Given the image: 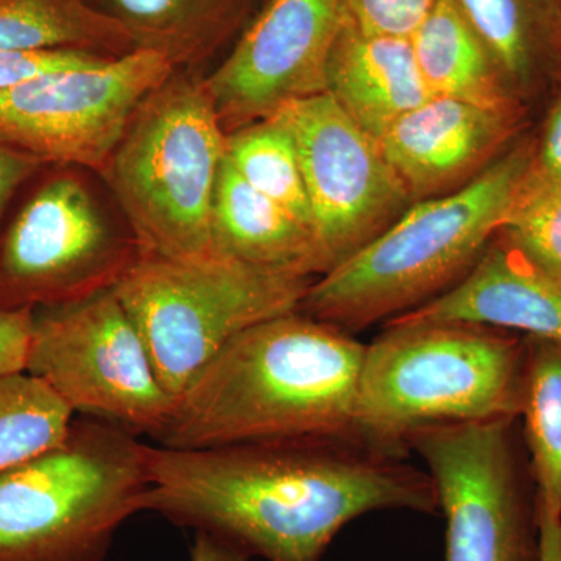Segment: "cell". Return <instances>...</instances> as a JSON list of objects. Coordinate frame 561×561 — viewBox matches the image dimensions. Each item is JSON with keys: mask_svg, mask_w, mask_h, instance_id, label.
<instances>
[{"mask_svg": "<svg viewBox=\"0 0 561 561\" xmlns=\"http://www.w3.org/2000/svg\"><path fill=\"white\" fill-rule=\"evenodd\" d=\"M386 511L437 515L434 482L357 435L149 446L140 500V512L265 561H321L343 527Z\"/></svg>", "mask_w": 561, "mask_h": 561, "instance_id": "obj_1", "label": "cell"}, {"mask_svg": "<svg viewBox=\"0 0 561 561\" xmlns=\"http://www.w3.org/2000/svg\"><path fill=\"white\" fill-rule=\"evenodd\" d=\"M365 343L300 311L236 335L176 401L161 446L354 434Z\"/></svg>", "mask_w": 561, "mask_h": 561, "instance_id": "obj_2", "label": "cell"}, {"mask_svg": "<svg viewBox=\"0 0 561 561\" xmlns=\"http://www.w3.org/2000/svg\"><path fill=\"white\" fill-rule=\"evenodd\" d=\"M534 160L526 140L460 190L413 203L382 234L312 280L298 311L354 335L440 297L500 232Z\"/></svg>", "mask_w": 561, "mask_h": 561, "instance_id": "obj_3", "label": "cell"}, {"mask_svg": "<svg viewBox=\"0 0 561 561\" xmlns=\"http://www.w3.org/2000/svg\"><path fill=\"white\" fill-rule=\"evenodd\" d=\"M526 335L463 321H400L365 345L354 434L411 457L430 424L519 419Z\"/></svg>", "mask_w": 561, "mask_h": 561, "instance_id": "obj_4", "label": "cell"}, {"mask_svg": "<svg viewBox=\"0 0 561 561\" xmlns=\"http://www.w3.org/2000/svg\"><path fill=\"white\" fill-rule=\"evenodd\" d=\"M227 131L197 72L173 70L133 113L101 173L140 254L209 260Z\"/></svg>", "mask_w": 561, "mask_h": 561, "instance_id": "obj_5", "label": "cell"}, {"mask_svg": "<svg viewBox=\"0 0 561 561\" xmlns=\"http://www.w3.org/2000/svg\"><path fill=\"white\" fill-rule=\"evenodd\" d=\"M149 486V445L79 416L60 445L0 472V561H106Z\"/></svg>", "mask_w": 561, "mask_h": 561, "instance_id": "obj_6", "label": "cell"}, {"mask_svg": "<svg viewBox=\"0 0 561 561\" xmlns=\"http://www.w3.org/2000/svg\"><path fill=\"white\" fill-rule=\"evenodd\" d=\"M308 276L227 257L140 254L114 291L138 328L158 379L176 400L241 332L298 311Z\"/></svg>", "mask_w": 561, "mask_h": 561, "instance_id": "obj_7", "label": "cell"}, {"mask_svg": "<svg viewBox=\"0 0 561 561\" xmlns=\"http://www.w3.org/2000/svg\"><path fill=\"white\" fill-rule=\"evenodd\" d=\"M446 522V561H540V501L519 419L440 423L405 438Z\"/></svg>", "mask_w": 561, "mask_h": 561, "instance_id": "obj_8", "label": "cell"}, {"mask_svg": "<svg viewBox=\"0 0 561 561\" xmlns=\"http://www.w3.org/2000/svg\"><path fill=\"white\" fill-rule=\"evenodd\" d=\"M25 371L72 411L160 442L176 398L158 379L149 351L114 289L33 309Z\"/></svg>", "mask_w": 561, "mask_h": 561, "instance_id": "obj_9", "label": "cell"}, {"mask_svg": "<svg viewBox=\"0 0 561 561\" xmlns=\"http://www.w3.org/2000/svg\"><path fill=\"white\" fill-rule=\"evenodd\" d=\"M130 227L87 181L47 176L0 231V311L50 308L114 289L139 260Z\"/></svg>", "mask_w": 561, "mask_h": 561, "instance_id": "obj_10", "label": "cell"}, {"mask_svg": "<svg viewBox=\"0 0 561 561\" xmlns=\"http://www.w3.org/2000/svg\"><path fill=\"white\" fill-rule=\"evenodd\" d=\"M273 116L297 146L323 276L382 234L413 201L379 140L328 92L287 103Z\"/></svg>", "mask_w": 561, "mask_h": 561, "instance_id": "obj_11", "label": "cell"}, {"mask_svg": "<svg viewBox=\"0 0 561 561\" xmlns=\"http://www.w3.org/2000/svg\"><path fill=\"white\" fill-rule=\"evenodd\" d=\"M149 50L0 91V142L46 164L102 173L142 99L173 72Z\"/></svg>", "mask_w": 561, "mask_h": 561, "instance_id": "obj_12", "label": "cell"}, {"mask_svg": "<svg viewBox=\"0 0 561 561\" xmlns=\"http://www.w3.org/2000/svg\"><path fill=\"white\" fill-rule=\"evenodd\" d=\"M342 0H268L225 60L203 77L224 130L327 92Z\"/></svg>", "mask_w": 561, "mask_h": 561, "instance_id": "obj_13", "label": "cell"}, {"mask_svg": "<svg viewBox=\"0 0 561 561\" xmlns=\"http://www.w3.org/2000/svg\"><path fill=\"white\" fill-rule=\"evenodd\" d=\"M522 108H486L432 95L383 133L379 144L413 203L460 190L497 160Z\"/></svg>", "mask_w": 561, "mask_h": 561, "instance_id": "obj_14", "label": "cell"}, {"mask_svg": "<svg viewBox=\"0 0 561 561\" xmlns=\"http://www.w3.org/2000/svg\"><path fill=\"white\" fill-rule=\"evenodd\" d=\"M393 320L463 321L561 345V284L497 232L456 286Z\"/></svg>", "mask_w": 561, "mask_h": 561, "instance_id": "obj_15", "label": "cell"}, {"mask_svg": "<svg viewBox=\"0 0 561 561\" xmlns=\"http://www.w3.org/2000/svg\"><path fill=\"white\" fill-rule=\"evenodd\" d=\"M327 92L378 140L394 122L432 98L411 39L367 35L343 24L328 58Z\"/></svg>", "mask_w": 561, "mask_h": 561, "instance_id": "obj_16", "label": "cell"}, {"mask_svg": "<svg viewBox=\"0 0 561 561\" xmlns=\"http://www.w3.org/2000/svg\"><path fill=\"white\" fill-rule=\"evenodd\" d=\"M217 256L267 271L319 276L312 232L289 210L250 186L224 158L213 201Z\"/></svg>", "mask_w": 561, "mask_h": 561, "instance_id": "obj_17", "label": "cell"}, {"mask_svg": "<svg viewBox=\"0 0 561 561\" xmlns=\"http://www.w3.org/2000/svg\"><path fill=\"white\" fill-rule=\"evenodd\" d=\"M119 22L135 50L161 55L175 70L197 72L249 20L256 0H90Z\"/></svg>", "mask_w": 561, "mask_h": 561, "instance_id": "obj_18", "label": "cell"}, {"mask_svg": "<svg viewBox=\"0 0 561 561\" xmlns=\"http://www.w3.org/2000/svg\"><path fill=\"white\" fill-rule=\"evenodd\" d=\"M518 101L561 72V0H456Z\"/></svg>", "mask_w": 561, "mask_h": 561, "instance_id": "obj_19", "label": "cell"}, {"mask_svg": "<svg viewBox=\"0 0 561 561\" xmlns=\"http://www.w3.org/2000/svg\"><path fill=\"white\" fill-rule=\"evenodd\" d=\"M411 44L431 95L486 108H522L456 0H438Z\"/></svg>", "mask_w": 561, "mask_h": 561, "instance_id": "obj_20", "label": "cell"}, {"mask_svg": "<svg viewBox=\"0 0 561 561\" xmlns=\"http://www.w3.org/2000/svg\"><path fill=\"white\" fill-rule=\"evenodd\" d=\"M0 50H80L122 57L127 31L90 0H0Z\"/></svg>", "mask_w": 561, "mask_h": 561, "instance_id": "obj_21", "label": "cell"}, {"mask_svg": "<svg viewBox=\"0 0 561 561\" xmlns=\"http://www.w3.org/2000/svg\"><path fill=\"white\" fill-rule=\"evenodd\" d=\"M522 432L540 500L561 511V345L526 335Z\"/></svg>", "mask_w": 561, "mask_h": 561, "instance_id": "obj_22", "label": "cell"}, {"mask_svg": "<svg viewBox=\"0 0 561 561\" xmlns=\"http://www.w3.org/2000/svg\"><path fill=\"white\" fill-rule=\"evenodd\" d=\"M225 157L250 186L278 203L312 232V214L297 146L276 116L227 133Z\"/></svg>", "mask_w": 561, "mask_h": 561, "instance_id": "obj_23", "label": "cell"}, {"mask_svg": "<svg viewBox=\"0 0 561 561\" xmlns=\"http://www.w3.org/2000/svg\"><path fill=\"white\" fill-rule=\"evenodd\" d=\"M72 411L46 382L27 371L0 378V472L60 445Z\"/></svg>", "mask_w": 561, "mask_h": 561, "instance_id": "obj_24", "label": "cell"}, {"mask_svg": "<svg viewBox=\"0 0 561 561\" xmlns=\"http://www.w3.org/2000/svg\"><path fill=\"white\" fill-rule=\"evenodd\" d=\"M546 275L561 284V183L531 165L500 230Z\"/></svg>", "mask_w": 561, "mask_h": 561, "instance_id": "obj_25", "label": "cell"}, {"mask_svg": "<svg viewBox=\"0 0 561 561\" xmlns=\"http://www.w3.org/2000/svg\"><path fill=\"white\" fill-rule=\"evenodd\" d=\"M438 0H342L341 24L367 35L411 39Z\"/></svg>", "mask_w": 561, "mask_h": 561, "instance_id": "obj_26", "label": "cell"}, {"mask_svg": "<svg viewBox=\"0 0 561 561\" xmlns=\"http://www.w3.org/2000/svg\"><path fill=\"white\" fill-rule=\"evenodd\" d=\"M110 58L114 57L80 50H0V91L38 79L46 73L94 66Z\"/></svg>", "mask_w": 561, "mask_h": 561, "instance_id": "obj_27", "label": "cell"}, {"mask_svg": "<svg viewBox=\"0 0 561 561\" xmlns=\"http://www.w3.org/2000/svg\"><path fill=\"white\" fill-rule=\"evenodd\" d=\"M32 324L33 309L0 311V378L25 371Z\"/></svg>", "mask_w": 561, "mask_h": 561, "instance_id": "obj_28", "label": "cell"}, {"mask_svg": "<svg viewBox=\"0 0 561 561\" xmlns=\"http://www.w3.org/2000/svg\"><path fill=\"white\" fill-rule=\"evenodd\" d=\"M46 165L39 158L0 142V231L14 195Z\"/></svg>", "mask_w": 561, "mask_h": 561, "instance_id": "obj_29", "label": "cell"}, {"mask_svg": "<svg viewBox=\"0 0 561 561\" xmlns=\"http://www.w3.org/2000/svg\"><path fill=\"white\" fill-rule=\"evenodd\" d=\"M535 169L548 179L561 183V98L546 122L538 149H535Z\"/></svg>", "mask_w": 561, "mask_h": 561, "instance_id": "obj_30", "label": "cell"}, {"mask_svg": "<svg viewBox=\"0 0 561 561\" xmlns=\"http://www.w3.org/2000/svg\"><path fill=\"white\" fill-rule=\"evenodd\" d=\"M540 561H561V511L540 500Z\"/></svg>", "mask_w": 561, "mask_h": 561, "instance_id": "obj_31", "label": "cell"}, {"mask_svg": "<svg viewBox=\"0 0 561 561\" xmlns=\"http://www.w3.org/2000/svg\"><path fill=\"white\" fill-rule=\"evenodd\" d=\"M191 561H250V559L209 535L195 534Z\"/></svg>", "mask_w": 561, "mask_h": 561, "instance_id": "obj_32", "label": "cell"}]
</instances>
